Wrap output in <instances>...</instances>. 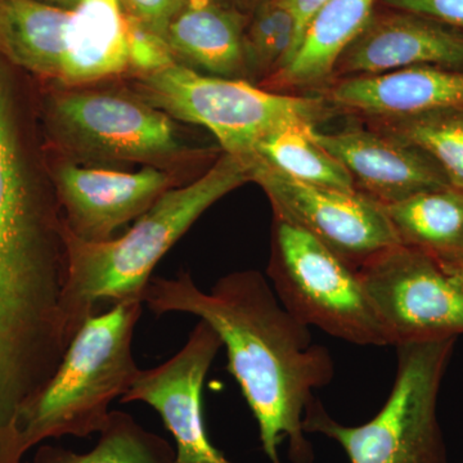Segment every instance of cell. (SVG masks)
I'll use <instances>...</instances> for the list:
<instances>
[{
  "label": "cell",
  "instance_id": "cell-1",
  "mask_svg": "<svg viewBox=\"0 0 463 463\" xmlns=\"http://www.w3.org/2000/svg\"><path fill=\"white\" fill-rule=\"evenodd\" d=\"M142 303L157 316L185 313L212 326L227 347L228 371L254 413L269 461L281 463L279 447L288 438L292 461L313 462L304 413L313 390L331 383L334 362L260 273L228 274L210 292L184 270L174 279L152 277Z\"/></svg>",
  "mask_w": 463,
  "mask_h": 463
},
{
  "label": "cell",
  "instance_id": "cell-2",
  "mask_svg": "<svg viewBox=\"0 0 463 463\" xmlns=\"http://www.w3.org/2000/svg\"><path fill=\"white\" fill-rule=\"evenodd\" d=\"M62 224L38 83L0 52V300L29 294L60 273Z\"/></svg>",
  "mask_w": 463,
  "mask_h": 463
},
{
  "label": "cell",
  "instance_id": "cell-3",
  "mask_svg": "<svg viewBox=\"0 0 463 463\" xmlns=\"http://www.w3.org/2000/svg\"><path fill=\"white\" fill-rule=\"evenodd\" d=\"M248 182L249 161L224 152L196 181L165 192L121 237L90 242L63 224L66 281L61 307L70 343L100 303H142L155 267L174 243L216 201Z\"/></svg>",
  "mask_w": 463,
  "mask_h": 463
},
{
  "label": "cell",
  "instance_id": "cell-4",
  "mask_svg": "<svg viewBox=\"0 0 463 463\" xmlns=\"http://www.w3.org/2000/svg\"><path fill=\"white\" fill-rule=\"evenodd\" d=\"M141 301H125L87 319L72 337L56 373L20 408L14 458L45 439L85 438L108 425L109 405L139 373L133 335Z\"/></svg>",
  "mask_w": 463,
  "mask_h": 463
},
{
  "label": "cell",
  "instance_id": "cell-5",
  "mask_svg": "<svg viewBox=\"0 0 463 463\" xmlns=\"http://www.w3.org/2000/svg\"><path fill=\"white\" fill-rule=\"evenodd\" d=\"M38 83L47 154L76 165L125 164L175 172L200 156L174 118L132 90Z\"/></svg>",
  "mask_w": 463,
  "mask_h": 463
},
{
  "label": "cell",
  "instance_id": "cell-6",
  "mask_svg": "<svg viewBox=\"0 0 463 463\" xmlns=\"http://www.w3.org/2000/svg\"><path fill=\"white\" fill-rule=\"evenodd\" d=\"M127 78L129 90L149 105L174 120L205 128L224 152L246 160L277 130L297 124L317 128L330 115L325 99L260 90L174 61Z\"/></svg>",
  "mask_w": 463,
  "mask_h": 463
},
{
  "label": "cell",
  "instance_id": "cell-7",
  "mask_svg": "<svg viewBox=\"0 0 463 463\" xmlns=\"http://www.w3.org/2000/svg\"><path fill=\"white\" fill-rule=\"evenodd\" d=\"M456 341L447 337L397 345L394 386L371 421L340 425L313 397L304 413V431L336 440L350 463H448L438 398Z\"/></svg>",
  "mask_w": 463,
  "mask_h": 463
},
{
  "label": "cell",
  "instance_id": "cell-8",
  "mask_svg": "<svg viewBox=\"0 0 463 463\" xmlns=\"http://www.w3.org/2000/svg\"><path fill=\"white\" fill-rule=\"evenodd\" d=\"M268 272L282 306L307 327L356 345H389L358 272L307 231L277 219Z\"/></svg>",
  "mask_w": 463,
  "mask_h": 463
},
{
  "label": "cell",
  "instance_id": "cell-9",
  "mask_svg": "<svg viewBox=\"0 0 463 463\" xmlns=\"http://www.w3.org/2000/svg\"><path fill=\"white\" fill-rule=\"evenodd\" d=\"M356 272L389 345L463 334V283L421 250L394 246Z\"/></svg>",
  "mask_w": 463,
  "mask_h": 463
},
{
  "label": "cell",
  "instance_id": "cell-10",
  "mask_svg": "<svg viewBox=\"0 0 463 463\" xmlns=\"http://www.w3.org/2000/svg\"><path fill=\"white\" fill-rule=\"evenodd\" d=\"M251 182L272 203L276 219L307 231L353 269L402 245L383 203L358 190L307 184L274 169L260 158H249Z\"/></svg>",
  "mask_w": 463,
  "mask_h": 463
},
{
  "label": "cell",
  "instance_id": "cell-11",
  "mask_svg": "<svg viewBox=\"0 0 463 463\" xmlns=\"http://www.w3.org/2000/svg\"><path fill=\"white\" fill-rule=\"evenodd\" d=\"M47 157L63 224L90 242L114 239L116 231L137 221L165 192L176 187V175L158 167L129 173L76 165L48 154Z\"/></svg>",
  "mask_w": 463,
  "mask_h": 463
},
{
  "label": "cell",
  "instance_id": "cell-12",
  "mask_svg": "<svg viewBox=\"0 0 463 463\" xmlns=\"http://www.w3.org/2000/svg\"><path fill=\"white\" fill-rule=\"evenodd\" d=\"M223 346L212 326L200 321L187 344L173 358L139 370L121 403L142 402L157 411L172 432L174 463H232L207 438L203 417V386L210 365Z\"/></svg>",
  "mask_w": 463,
  "mask_h": 463
},
{
  "label": "cell",
  "instance_id": "cell-13",
  "mask_svg": "<svg viewBox=\"0 0 463 463\" xmlns=\"http://www.w3.org/2000/svg\"><path fill=\"white\" fill-rule=\"evenodd\" d=\"M315 138L337 158L367 196L383 205L420 192L450 185L446 174L421 149L386 133L346 129Z\"/></svg>",
  "mask_w": 463,
  "mask_h": 463
},
{
  "label": "cell",
  "instance_id": "cell-14",
  "mask_svg": "<svg viewBox=\"0 0 463 463\" xmlns=\"http://www.w3.org/2000/svg\"><path fill=\"white\" fill-rule=\"evenodd\" d=\"M413 66L463 70V33L417 14L373 12L340 57L336 71L377 75Z\"/></svg>",
  "mask_w": 463,
  "mask_h": 463
},
{
  "label": "cell",
  "instance_id": "cell-15",
  "mask_svg": "<svg viewBox=\"0 0 463 463\" xmlns=\"http://www.w3.org/2000/svg\"><path fill=\"white\" fill-rule=\"evenodd\" d=\"M328 102L380 121L463 109V70L413 66L385 74L350 76Z\"/></svg>",
  "mask_w": 463,
  "mask_h": 463
},
{
  "label": "cell",
  "instance_id": "cell-16",
  "mask_svg": "<svg viewBox=\"0 0 463 463\" xmlns=\"http://www.w3.org/2000/svg\"><path fill=\"white\" fill-rule=\"evenodd\" d=\"M248 18L222 0H187L163 42L174 62L203 74L250 81L245 52Z\"/></svg>",
  "mask_w": 463,
  "mask_h": 463
},
{
  "label": "cell",
  "instance_id": "cell-17",
  "mask_svg": "<svg viewBox=\"0 0 463 463\" xmlns=\"http://www.w3.org/2000/svg\"><path fill=\"white\" fill-rule=\"evenodd\" d=\"M376 0H327L313 14L294 52L276 72L273 83L285 88L318 85L336 71L344 52L373 14Z\"/></svg>",
  "mask_w": 463,
  "mask_h": 463
},
{
  "label": "cell",
  "instance_id": "cell-18",
  "mask_svg": "<svg viewBox=\"0 0 463 463\" xmlns=\"http://www.w3.org/2000/svg\"><path fill=\"white\" fill-rule=\"evenodd\" d=\"M383 209L402 245L421 250L441 265L463 261V191L447 185Z\"/></svg>",
  "mask_w": 463,
  "mask_h": 463
},
{
  "label": "cell",
  "instance_id": "cell-19",
  "mask_svg": "<svg viewBox=\"0 0 463 463\" xmlns=\"http://www.w3.org/2000/svg\"><path fill=\"white\" fill-rule=\"evenodd\" d=\"M313 125H288L259 145L254 156L307 184L356 190L346 167L315 138ZM251 157V158H252Z\"/></svg>",
  "mask_w": 463,
  "mask_h": 463
},
{
  "label": "cell",
  "instance_id": "cell-20",
  "mask_svg": "<svg viewBox=\"0 0 463 463\" xmlns=\"http://www.w3.org/2000/svg\"><path fill=\"white\" fill-rule=\"evenodd\" d=\"M175 453L166 440L146 430L129 414L112 411L99 443L88 453L44 446L35 463H174Z\"/></svg>",
  "mask_w": 463,
  "mask_h": 463
},
{
  "label": "cell",
  "instance_id": "cell-21",
  "mask_svg": "<svg viewBox=\"0 0 463 463\" xmlns=\"http://www.w3.org/2000/svg\"><path fill=\"white\" fill-rule=\"evenodd\" d=\"M383 123V133L421 149L463 191V109Z\"/></svg>",
  "mask_w": 463,
  "mask_h": 463
},
{
  "label": "cell",
  "instance_id": "cell-22",
  "mask_svg": "<svg viewBox=\"0 0 463 463\" xmlns=\"http://www.w3.org/2000/svg\"><path fill=\"white\" fill-rule=\"evenodd\" d=\"M295 17L288 0H260L250 12L245 29L249 80L274 74L295 44Z\"/></svg>",
  "mask_w": 463,
  "mask_h": 463
},
{
  "label": "cell",
  "instance_id": "cell-23",
  "mask_svg": "<svg viewBox=\"0 0 463 463\" xmlns=\"http://www.w3.org/2000/svg\"><path fill=\"white\" fill-rule=\"evenodd\" d=\"M185 3L187 0H118L128 23L161 41Z\"/></svg>",
  "mask_w": 463,
  "mask_h": 463
},
{
  "label": "cell",
  "instance_id": "cell-24",
  "mask_svg": "<svg viewBox=\"0 0 463 463\" xmlns=\"http://www.w3.org/2000/svg\"><path fill=\"white\" fill-rule=\"evenodd\" d=\"M386 7L463 30V0H383Z\"/></svg>",
  "mask_w": 463,
  "mask_h": 463
},
{
  "label": "cell",
  "instance_id": "cell-25",
  "mask_svg": "<svg viewBox=\"0 0 463 463\" xmlns=\"http://www.w3.org/2000/svg\"><path fill=\"white\" fill-rule=\"evenodd\" d=\"M288 2L289 8H291L292 14H294L295 17V25H297L295 44L294 48H292V52H294L298 41H300L301 33H303L304 29H306L307 24L309 23L313 14H315L319 7L325 5L327 0H288Z\"/></svg>",
  "mask_w": 463,
  "mask_h": 463
},
{
  "label": "cell",
  "instance_id": "cell-26",
  "mask_svg": "<svg viewBox=\"0 0 463 463\" xmlns=\"http://www.w3.org/2000/svg\"><path fill=\"white\" fill-rule=\"evenodd\" d=\"M222 2L227 3V5H232V7L240 9L243 14H250V12L252 11V8L258 5L260 0H222Z\"/></svg>",
  "mask_w": 463,
  "mask_h": 463
},
{
  "label": "cell",
  "instance_id": "cell-27",
  "mask_svg": "<svg viewBox=\"0 0 463 463\" xmlns=\"http://www.w3.org/2000/svg\"><path fill=\"white\" fill-rule=\"evenodd\" d=\"M45 5H53V7L63 9H75L83 3V0H38Z\"/></svg>",
  "mask_w": 463,
  "mask_h": 463
},
{
  "label": "cell",
  "instance_id": "cell-28",
  "mask_svg": "<svg viewBox=\"0 0 463 463\" xmlns=\"http://www.w3.org/2000/svg\"><path fill=\"white\" fill-rule=\"evenodd\" d=\"M443 267L446 268L448 272L452 273L453 276H456L457 279L463 283V261H459V263L456 264L443 265Z\"/></svg>",
  "mask_w": 463,
  "mask_h": 463
}]
</instances>
